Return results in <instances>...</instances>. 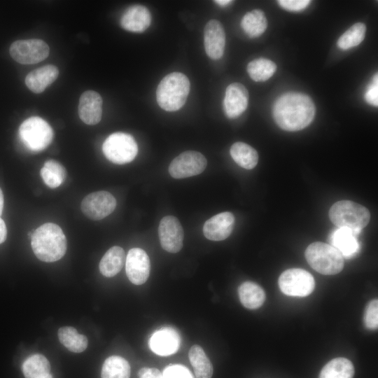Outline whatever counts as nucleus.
<instances>
[{"label":"nucleus","instance_id":"1","mask_svg":"<svg viewBox=\"0 0 378 378\" xmlns=\"http://www.w3.org/2000/svg\"><path fill=\"white\" fill-rule=\"evenodd\" d=\"M272 113L275 122L281 129L294 132L305 128L312 122L316 108L307 94L288 92L276 100Z\"/></svg>","mask_w":378,"mask_h":378},{"label":"nucleus","instance_id":"2","mask_svg":"<svg viewBox=\"0 0 378 378\" xmlns=\"http://www.w3.org/2000/svg\"><path fill=\"white\" fill-rule=\"evenodd\" d=\"M31 245L35 255L40 260L51 262L61 259L67 247L66 237L59 226L46 223L32 234Z\"/></svg>","mask_w":378,"mask_h":378},{"label":"nucleus","instance_id":"3","mask_svg":"<svg viewBox=\"0 0 378 378\" xmlns=\"http://www.w3.org/2000/svg\"><path fill=\"white\" fill-rule=\"evenodd\" d=\"M190 88L189 79L185 74L180 72L169 74L158 85L157 102L164 111H178L185 104Z\"/></svg>","mask_w":378,"mask_h":378},{"label":"nucleus","instance_id":"4","mask_svg":"<svg viewBox=\"0 0 378 378\" xmlns=\"http://www.w3.org/2000/svg\"><path fill=\"white\" fill-rule=\"evenodd\" d=\"M328 214L330 220L335 226L348 228L358 233L370 220V213L366 207L350 200L334 203Z\"/></svg>","mask_w":378,"mask_h":378},{"label":"nucleus","instance_id":"5","mask_svg":"<svg viewBox=\"0 0 378 378\" xmlns=\"http://www.w3.org/2000/svg\"><path fill=\"white\" fill-rule=\"evenodd\" d=\"M308 264L317 272L333 275L344 267V258L340 252L330 244L316 241L309 244L304 252Z\"/></svg>","mask_w":378,"mask_h":378},{"label":"nucleus","instance_id":"6","mask_svg":"<svg viewBox=\"0 0 378 378\" xmlns=\"http://www.w3.org/2000/svg\"><path fill=\"white\" fill-rule=\"evenodd\" d=\"M19 136L27 149L33 152H40L52 142L53 130L45 120L33 116L26 119L20 125Z\"/></svg>","mask_w":378,"mask_h":378},{"label":"nucleus","instance_id":"7","mask_svg":"<svg viewBox=\"0 0 378 378\" xmlns=\"http://www.w3.org/2000/svg\"><path fill=\"white\" fill-rule=\"evenodd\" d=\"M102 150L105 157L111 162L124 164L135 158L138 153V146L132 135L124 132H115L105 139Z\"/></svg>","mask_w":378,"mask_h":378},{"label":"nucleus","instance_id":"8","mask_svg":"<svg viewBox=\"0 0 378 378\" xmlns=\"http://www.w3.org/2000/svg\"><path fill=\"white\" fill-rule=\"evenodd\" d=\"M279 286L284 294L293 297H305L315 288L313 276L300 268L288 269L279 278Z\"/></svg>","mask_w":378,"mask_h":378},{"label":"nucleus","instance_id":"9","mask_svg":"<svg viewBox=\"0 0 378 378\" xmlns=\"http://www.w3.org/2000/svg\"><path fill=\"white\" fill-rule=\"evenodd\" d=\"M12 58L22 64H32L45 59L49 55L48 44L37 38L18 40L9 49Z\"/></svg>","mask_w":378,"mask_h":378},{"label":"nucleus","instance_id":"10","mask_svg":"<svg viewBox=\"0 0 378 378\" xmlns=\"http://www.w3.org/2000/svg\"><path fill=\"white\" fill-rule=\"evenodd\" d=\"M206 160L200 153L185 151L176 157L169 166V173L174 178H184L201 174L206 167Z\"/></svg>","mask_w":378,"mask_h":378},{"label":"nucleus","instance_id":"11","mask_svg":"<svg viewBox=\"0 0 378 378\" xmlns=\"http://www.w3.org/2000/svg\"><path fill=\"white\" fill-rule=\"evenodd\" d=\"M116 206L115 198L107 191H97L85 196L81 202V211L88 218L98 220L111 214Z\"/></svg>","mask_w":378,"mask_h":378},{"label":"nucleus","instance_id":"12","mask_svg":"<svg viewBox=\"0 0 378 378\" xmlns=\"http://www.w3.org/2000/svg\"><path fill=\"white\" fill-rule=\"evenodd\" d=\"M161 246L169 253H176L183 247V230L178 218L167 216L162 218L158 227Z\"/></svg>","mask_w":378,"mask_h":378},{"label":"nucleus","instance_id":"13","mask_svg":"<svg viewBox=\"0 0 378 378\" xmlns=\"http://www.w3.org/2000/svg\"><path fill=\"white\" fill-rule=\"evenodd\" d=\"M150 270V259L146 251L140 248H131L125 260V271L129 280L135 285H141L147 281Z\"/></svg>","mask_w":378,"mask_h":378},{"label":"nucleus","instance_id":"14","mask_svg":"<svg viewBox=\"0 0 378 378\" xmlns=\"http://www.w3.org/2000/svg\"><path fill=\"white\" fill-rule=\"evenodd\" d=\"M248 102V92L244 85L232 83L227 87L223 106L227 118L239 117L246 109Z\"/></svg>","mask_w":378,"mask_h":378},{"label":"nucleus","instance_id":"15","mask_svg":"<svg viewBox=\"0 0 378 378\" xmlns=\"http://www.w3.org/2000/svg\"><path fill=\"white\" fill-rule=\"evenodd\" d=\"M204 44L206 55L212 59H220L224 52L225 34L221 23L211 20L204 29Z\"/></svg>","mask_w":378,"mask_h":378},{"label":"nucleus","instance_id":"16","mask_svg":"<svg viewBox=\"0 0 378 378\" xmlns=\"http://www.w3.org/2000/svg\"><path fill=\"white\" fill-rule=\"evenodd\" d=\"M234 225V215L229 211L221 212L204 223L203 233L204 237L209 240L222 241L230 235Z\"/></svg>","mask_w":378,"mask_h":378},{"label":"nucleus","instance_id":"17","mask_svg":"<svg viewBox=\"0 0 378 378\" xmlns=\"http://www.w3.org/2000/svg\"><path fill=\"white\" fill-rule=\"evenodd\" d=\"M102 98L98 92L92 90L84 92L79 99V118L87 125L99 123L102 115Z\"/></svg>","mask_w":378,"mask_h":378},{"label":"nucleus","instance_id":"18","mask_svg":"<svg viewBox=\"0 0 378 378\" xmlns=\"http://www.w3.org/2000/svg\"><path fill=\"white\" fill-rule=\"evenodd\" d=\"M151 15L148 9L140 4H134L126 9L120 18V26L125 30L144 32L150 24Z\"/></svg>","mask_w":378,"mask_h":378},{"label":"nucleus","instance_id":"19","mask_svg":"<svg viewBox=\"0 0 378 378\" xmlns=\"http://www.w3.org/2000/svg\"><path fill=\"white\" fill-rule=\"evenodd\" d=\"M359 233L348 228L338 227L330 235V245L337 248L343 258H350L359 251L357 237Z\"/></svg>","mask_w":378,"mask_h":378},{"label":"nucleus","instance_id":"20","mask_svg":"<svg viewBox=\"0 0 378 378\" xmlns=\"http://www.w3.org/2000/svg\"><path fill=\"white\" fill-rule=\"evenodd\" d=\"M180 337L178 333L169 328L156 331L149 340L150 349L160 356L174 354L179 348Z\"/></svg>","mask_w":378,"mask_h":378},{"label":"nucleus","instance_id":"21","mask_svg":"<svg viewBox=\"0 0 378 378\" xmlns=\"http://www.w3.org/2000/svg\"><path fill=\"white\" fill-rule=\"evenodd\" d=\"M59 76V70L54 65H46L29 72L25 78V84L34 93H41L52 83Z\"/></svg>","mask_w":378,"mask_h":378},{"label":"nucleus","instance_id":"22","mask_svg":"<svg viewBox=\"0 0 378 378\" xmlns=\"http://www.w3.org/2000/svg\"><path fill=\"white\" fill-rule=\"evenodd\" d=\"M126 255L122 248L114 246L104 255L99 262L100 272L106 277L116 275L125 263Z\"/></svg>","mask_w":378,"mask_h":378},{"label":"nucleus","instance_id":"23","mask_svg":"<svg viewBox=\"0 0 378 378\" xmlns=\"http://www.w3.org/2000/svg\"><path fill=\"white\" fill-rule=\"evenodd\" d=\"M238 294L242 305L249 309L260 307L265 300L264 290L252 281L242 283L238 288Z\"/></svg>","mask_w":378,"mask_h":378},{"label":"nucleus","instance_id":"24","mask_svg":"<svg viewBox=\"0 0 378 378\" xmlns=\"http://www.w3.org/2000/svg\"><path fill=\"white\" fill-rule=\"evenodd\" d=\"M230 155L234 161L241 167L252 169L258 164V154L248 144L244 142H236L230 149Z\"/></svg>","mask_w":378,"mask_h":378},{"label":"nucleus","instance_id":"25","mask_svg":"<svg viewBox=\"0 0 378 378\" xmlns=\"http://www.w3.org/2000/svg\"><path fill=\"white\" fill-rule=\"evenodd\" d=\"M241 27L250 38H255L265 32L267 27V20L263 11L254 9L244 15Z\"/></svg>","mask_w":378,"mask_h":378},{"label":"nucleus","instance_id":"26","mask_svg":"<svg viewBox=\"0 0 378 378\" xmlns=\"http://www.w3.org/2000/svg\"><path fill=\"white\" fill-rule=\"evenodd\" d=\"M188 356L197 378H211L214 372L212 364L200 346L195 344L191 346Z\"/></svg>","mask_w":378,"mask_h":378},{"label":"nucleus","instance_id":"27","mask_svg":"<svg viewBox=\"0 0 378 378\" xmlns=\"http://www.w3.org/2000/svg\"><path fill=\"white\" fill-rule=\"evenodd\" d=\"M353 363L345 358H336L329 361L321 370L319 378H353Z\"/></svg>","mask_w":378,"mask_h":378},{"label":"nucleus","instance_id":"28","mask_svg":"<svg viewBox=\"0 0 378 378\" xmlns=\"http://www.w3.org/2000/svg\"><path fill=\"white\" fill-rule=\"evenodd\" d=\"M58 338L62 344L74 353H80L88 346V338L80 335L77 330L71 326H64L58 330Z\"/></svg>","mask_w":378,"mask_h":378},{"label":"nucleus","instance_id":"29","mask_svg":"<svg viewBox=\"0 0 378 378\" xmlns=\"http://www.w3.org/2000/svg\"><path fill=\"white\" fill-rule=\"evenodd\" d=\"M130 365L127 360L119 356L107 358L102 368V378H130Z\"/></svg>","mask_w":378,"mask_h":378},{"label":"nucleus","instance_id":"30","mask_svg":"<svg viewBox=\"0 0 378 378\" xmlns=\"http://www.w3.org/2000/svg\"><path fill=\"white\" fill-rule=\"evenodd\" d=\"M41 176L48 187L55 188L65 181L66 172L61 163L55 160H49L45 162L41 168Z\"/></svg>","mask_w":378,"mask_h":378},{"label":"nucleus","instance_id":"31","mask_svg":"<svg viewBox=\"0 0 378 378\" xmlns=\"http://www.w3.org/2000/svg\"><path fill=\"white\" fill-rule=\"evenodd\" d=\"M22 372L25 378H38L50 373V365L43 355L36 354L24 361Z\"/></svg>","mask_w":378,"mask_h":378},{"label":"nucleus","instance_id":"32","mask_svg":"<svg viewBox=\"0 0 378 378\" xmlns=\"http://www.w3.org/2000/svg\"><path fill=\"white\" fill-rule=\"evenodd\" d=\"M247 72L254 81H265L275 73L276 66L274 62L266 58L252 60L247 65Z\"/></svg>","mask_w":378,"mask_h":378},{"label":"nucleus","instance_id":"33","mask_svg":"<svg viewBox=\"0 0 378 378\" xmlns=\"http://www.w3.org/2000/svg\"><path fill=\"white\" fill-rule=\"evenodd\" d=\"M366 27L358 22L348 29L338 39L337 46L342 50H348L358 46L364 39Z\"/></svg>","mask_w":378,"mask_h":378},{"label":"nucleus","instance_id":"34","mask_svg":"<svg viewBox=\"0 0 378 378\" xmlns=\"http://www.w3.org/2000/svg\"><path fill=\"white\" fill-rule=\"evenodd\" d=\"M364 323L369 329H377L378 326V300L370 301L366 307L364 314Z\"/></svg>","mask_w":378,"mask_h":378},{"label":"nucleus","instance_id":"35","mask_svg":"<svg viewBox=\"0 0 378 378\" xmlns=\"http://www.w3.org/2000/svg\"><path fill=\"white\" fill-rule=\"evenodd\" d=\"M163 378H192L190 371L181 365H170L162 373Z\"/></svg>","mask_w":378,"mask_h":378},{"label":"nucleus","instance_id":"36","mask_svg":"<svg viewBox=\"0 0 378 378\" xmlns=\"http://www.w3.org/2000/svg\"><path fill=\"white\" fill-rule=\"evenodd\" d=\"M365 101L374 106H378V76L376 74L364 95Z\"/></svg>","mask_w":378,"mask_h":378},{"label":"nucleus","instance_id":"37","mask_svg":"<svg viewBox=\"0 0 378 378\" xmlns=\"http://www.w3.org/2000/svg\"><path fill=\"white\" fill-rule=\"evenodd\" d=\"M279 4L284 9L290 11H300L304 10L311 3L309 0H280Z\"/></svg>","mask_w":378,"mask_h":378},{"label":"nucleus","instance_id":"38","mask_svg":"<svg viewBox=\"0 0 378 378\" xmlns=\"http://www.w3.org/2000/svg\"><path fill=\"white\" fill-rule=\"evenodd\" d=\"M139 378H163L162 374L157 368H142L138 372Z\"/></svg>","mask_w":378,"mask_h":378},{"label":"nucleus","instance_id":"39","mask_svg":"<svg viewBox=\"0 0 378 378\" xmlns=\"http://www.w3.org/2000/svg\"><path fill=\"white\" fill-rule=\"evenodd\" d=\"M7 237V229L6 224L0 217V244L5 241Z\"/></svg>","mask_w":378,"mask_h":378},{"label":"nucleus","instance_id":"40","mask_svg":"<svg viewBox=\"0 0 378 378\" xmlns=\"http://www.w3.org/2000/svg\"><path fill=\"white\" fill-rule=\"evenodd\" d=\"M214 2L220 6H225L230 4L233 1L230 0H217V1H214Z\"/></svg>","mask_w":378,"mask_h":378},{"label":"nucleus","instance_id":"41","mask_svg":"<svg viewBox=\"0 0 378 378\" xmlns=\"http://www.w3.org/2000/svg\"><path fill=\"white\" fill-rule=\"evenodd\" d=\"M4 209V195L1 189L0 188V215L2 214Z\"/></svg>","mask_w":378,"mask_h":378},{"label":"nucleus","instance_id":"42","mask_svg":"<svg viewBox=\"0 0 378 378\" xmlns=\"http://www.w3.org/2000/svg\"><path fill=\"white\" fill-rule=\"evenodd\" d=\"M38 378H53L50 373Z\"/></svg>","mask_w":378,"mask_h":378}]
</instances>
